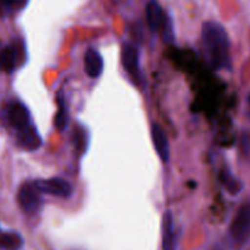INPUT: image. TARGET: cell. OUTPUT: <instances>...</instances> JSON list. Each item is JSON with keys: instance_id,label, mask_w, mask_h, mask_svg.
<instances>
[{"instance_id": "cell-16", "label": "cell", "mask_w": 250, "mask_h": 250, "mask_svg": "<svg viewBox=\"0 0 250 250\" xmlns=\"http://www.w3.org/2000/svg\"><path fill=\"white\" fill-rule=\"evenodd\" d=\"M161 34H163V38L166 43H172L175 41V32H173V23L171 17L166 14L165 20H164L163 27H161Z\"/></svg>"}, {"instance_id": "cell-20", "label": "cell", "mask_w": 250, "mask_h": 250, "mask_svg": "<svg viewBox=\"0 0 250 250\" xmlns=\"http://www.w3.org/2000/svg\"><path fill=\"white\" fill-rule=\"evenodd\" d=\"M248 103H249V109H250V94H249V98H248Z\"/></svg>"}, {"instance_id": "cell-15", "label": "cell", "mask_w": 250, "mask_h": 250, "mask_svg": "<svg viewBox=\"0 0 250 250\" xmlns=\"http://www.w3.org/2000/svg\"><path fill=\"white\" fill-rule=\"evenodd\" d=\"M58 112L55 115V119H54V126L58 131L62 132L67 128V125H68V111H67V107H66L65 104V100H63L62 95L59 94L58 97Z\"/></svg>"}, {"instance_id": "cell-19", "label": "cell", "mask_w": 250, "mask_h": 250, "mask_svg": "<svg viewBox=\"0 0 250 250\" xmlns=\"http://www.w3.org/2000/svg\"><path fill=\"white\" fill-rule=\"evenodd\" d=\"M210 250H229V249H227V247L224 246V244L217 243V244H215V246H212Z\"/></svg>"}, {"instance_id": "cell-5", "label": "cell", "mask_w": 250, "mask_h": 250, "mask_svg": "<svg viewBox=\"0 0 250 250\" xmlns=\"http://www.w3.org/2000/svg\"><path fill=\"white\" fill-rule=\"evenodd\" d=\"M121 60L125 71L133 78L136 83H139L142 80L141 62H139V51L137 46L132 43H125L122 45Z\"/></svg>"}, {"instance_id": "cell-11", "label": "cell", "mask_w": 250, "mask_h": 250, "mask_svg": "<svg viewBox=\"0 0 250 250\" xmlns=\"http://www.w3.org/2000/svg\"><path fill=\"white\" fill-rule=\"evenodd\" d=\"M17 139L20 146H23L27 150H37L42 146V138L39 136L36 127L28 126L22 131L17 132Z\"/></svg>"}, {"instance_id": "cell-18", "label": "cell", "mask_w": 250, "mask_h": 250, "mask_svg": "<svg viewBox=\"0 0 250 250\" xmlns=\"http://www.w3.org/2000/svg\"><path fill=\"white\" fill-rule=\"evenodd\" d=\"M241 146H242V150H243L244 155L250 156V134L249 133L242 134Z\"/></svg>"}, {"instance_id": "cell-14", "label": "cell", "mask_w": 250, "mask_h": 250, "mask_svg": "<svg viewBox=\"0 0 250 250\" xmlns=\"http://www.w3.org/2000/svg\"><path fill=\"white\" fill-rule=\"evenodd\" d=\"M23 247V238L17 232H2L0 233V249L20 250Z\"/></svg>"}, {"instance_id": "cell-21", "label": "cell", "mask_w": 250, "mask_h": 250, "mask_svg": "<svg viewBox=\"0 0 250 250\" xmlns=\"http://www.w3.org/2000/svg\"><path fill=\"white\" fill-rule=\"evenodd\" d=\"M0 68H1V66H0Z\"/></svg>"}, {"instance_id": "cell-9", "label": "cell", "mask_w": 250, "mask_h": 250, "mask_svg": "<svg viewBox=\"0 0 250 250\" xmlns=\"http://www.w3.org/2000/svg\"><path fill=\"white\" fill-rule=\"evenodd\" d=\"M84 70L90 78H98L104 71V60L95 49H88L84 54Z\"/></svg>"}, {"instance_id": "cell-2", "label": "cell", "mask_w": 250, "mask_h": 250, "mask_svg": "<svg viewBox=\"0 0 250 250\" xmlns=\"http://www.w3.org/2000/svg\"><path fill=\"white\" fill-rule=\"evenodd\" d=\"M229 236L238 247L247 244L250 239V202L238 209L229 226Z\"/></svg>"}, {"instance_id": "cell-1", "label": "cell", "mask_w": 250, "mask_h": 250, "mask_svg": "<svg viewBox=\"0 0 250 250\" xmlns=\"http://www.w3.org/2000/svg\"><path fill=\"white\" fill-rule=\"evenodd\" d=\"M202 38L205 55L210 65L216 70L231 67V44L225 27L216 21L204 22L202 27Z\"/></svg>"}, {"instance_id": "cell-10", "label": "cell", "mask_w": 250, "mask_h": 250, "mask_svg": "<svg viewBox=\"0 0 250 250\" xmlns=\"http://www.w3.org/2000/svg\"><path fill=\"white\" fill-rule=\"evenodd\" d=\"M166 14L161 6L159 5L158 1L151 0L146 4V23L148 27L150 28L151 32H158L160 31L163 27L164 20H165Z\"/></svg>"}, {"instance_id": "cell-4", "label": "cell", "mask_w": 250, "mask_h": 250, "mask_svg": "<svg viewBox=\"0 0 250 250\" xmlns=\"http://www.w3.org/2000/svg\"><path fill=\"white\" fill-rule=\"evenodd\" d=\"M34 186L38 188L41 193L54 195L58 198H70L72 195L73 188L68 181L60 177L45 178V180H38L34 182Z\"/></svg>"}, {"instance_id": "cell-6", "label": "cell", "mask_w": 250, "mask_h": 250, "mask_svg": "<svg viewBox=\"0 0 250 250\" xmlns=\"http://www.w3.org/2000/svg\"><path fill=\"white\" fill-rule=\"evenodd\" d=\"M7 120H9V124L15 129H17V132L31 126L28 110L21 103H14L10 105L7 109Z\"/></svg>"}, {"instance_id": "cell-3", "label": "cell", "mask_w": 250, "mask_h": 250, "mask_svg": "<svg viewBox=\"0 0 250 250\" xmlns=\"http://www.w3.org/2000/svg\"><path fill=\"white\" fill-rule=\"evenodd\" d=\"M17 199H19V204L21 209L28 215L37 214L41 210L42 204H43L41 192L34 186V183L33 185L26 183V185L22 186L19 190Z\"/></svg>"}, {"instance_id": "cell-17", "label": "cell", "mask_w": 250, "mask_h": 250, "mask_svg": "<svg viewBox=\"0 0 250 250\" xmlns=\"http://www.w3.org/2000/svg\"><path fill=\"white\" fill-rule=\"evenodd\" d=\"M26 2L27 0H0V5L7 9H21Z\"/></svg>"}, {"instance_id": "cell-13", "label": "cell", "mask_w": 250, "mask_h": 250, "mask_svg": "<svg viewBox=\"0 0 250 250\" xmlns=\"http://www.w3.org/2000/svg\"><path fill=\"white\" fill-rule=\"evenodd\" d=\"M220 181H221L222 186L226 188L227 192L231 193L232 195H237L242 189H243V183L234 177L233 173L229 170V168H222L220 171Z\"/></svg>"}, {"instance_id": "cell-8", "label": "cell", "mask_w": 250, "mask_h": 250, "mask_svg": "<svg viewBox=\"0 0 250 250\" xmlns=\"http://www.w3.org/2000/svg\"><path fill=\"white\" fill-rule=\"evenodd\" d=\"M151 139L160 160L163 163H167L170 160V146L166 133L158 124H153L151 126Z\"/></svg>"}, {"instance_id": "cell-7", "label": "cell", "mask_w": 250, "mask_h": 250, "mask_svg": "<svg viewBox=\"0 0 250 250\" xmlns=\"http://www.w3.org/2000/svg\"><path fill=\"white\" fill-rule=\"evenodd\" d=\"M163 250H177V233L172 212H164L163 216Z\"/></svg>"}, {"instance_id": "cell-12", "label": "cell", "mask_w": 250, "mask_h": 250, "mask_svg": "<svg viewBox=\"0 0 250 250\" xmlns=\"http://www.w3.org/2000/svg\"><path fill=\"white\" fill-rule=\"evenodd\" d=\"M20 60V53L17 46L7 45L0 51V66L6 72H12L16 68Z\"/></svg>"}]
</instances>
